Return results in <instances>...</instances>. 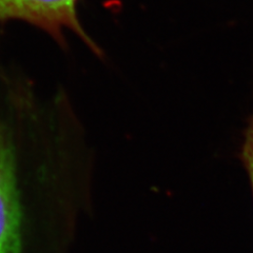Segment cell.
Instances as JSON below:
<instances>
[{
  "instance_id": "7a4b0ae2",
  "label": "cell",
  "mask_w": 253,
  "mask_h": 253,
  "mask_svg": "<svg viewBox=\"0 0 253 253\" xmlns=\"http://www.w3.org/2000/svg\"><path fill=\"white\" fill-rule=\"evenodd\" d=\"M79 0H0V22L22 21L51 36L62 49L66 32L76 35L97 57L102 50L84 29L78 16Z\"/></svg>"
},
{
  "instance_id": "3957f363",
  "label": "cell",
  "mask_w": 253,
  "mask_h": 253,
  "mask_svg": "<svg viewBox=\"0 0 253 253\" xmlns=\"http://www.w3.org/2000/svg\"><path fill=\"white\" fill-rule=\"evenodd\" d=\"M242 161L248 173L253 192V114L251 115L246 131H245L244 144L242 147Z\"/></svg>"
},
{
  "instance_id": "6da1fadb",
  "label": "cell",
  "mask_w": 253,
  "mask_h": 253,
  "mask_svg": "<svg viewBox=\"0 0 253 253\" xmlns=\"http://www.w3.org/2000/svg\"><path fill=\"white\" fill-rule=\"evenodd\" d=\"M81 130L67 95L0 63V253H65L84 199Z\"/></svg>"
}]
</instances>
